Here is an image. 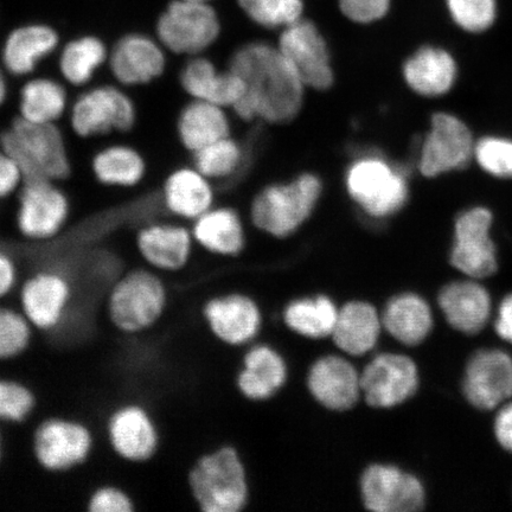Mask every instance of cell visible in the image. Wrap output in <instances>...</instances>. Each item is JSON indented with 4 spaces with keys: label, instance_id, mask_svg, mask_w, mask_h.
Masks as SVG:
<instances>
[{
    "label": "cell",
    "instance_id": "obj_1",
    "mask_svg": "<svg viewBox=\"0 0 512 512\" xmlns=\"http://www.w3.org/2000/svg\"><path fill=\"white\" fill-rule=\"evenodd\" d=\"M246 83V93L232 108L243 121L287 124L304 106L305 85L278 47L251 42L235 50L229 67Z\"/></svg>",
    "mask_w": 512,
    "mask_h": 512
},
{
    "label": "cell",
    "instance_id": "obj_2",
    "mask_svg": "<svg viewBox=\"0 0 512 512\" xmlns=\"http://www.w3.org/2000/svg\"><path fill=\"white\" fill-rule=\"evenodd\" d=\"M344 183L351 200L373 220L389 219L408 201L407 169L380 152L357 153L345 171Z\"/></svg>",
    "mask_w": 512,
    "mask_h": 512
},
{
    "label": "cell",
    "instance_id": "obj_3",
    "mask_svg": "<svg viewBox=\"0 0 512 512\" xmlns=\"http://www.w3.org/2000/svg\"><path fill=\"white\" fill-rule=\"evenodd\" d=\"M0 146L21 166L25 181L61 182L72 174L66 139L57 124L30 123L17 117L0 134Z\"/></svg>",
    "mask_w": 512,
    "mask_h": 512
},
{
    "label": "cell",
    "instance_id": "obj_4",
    "mask_svg": "<svg viewBox=\"0 0 512 512\" xmlns=\"http://www.w3.org/2000/svg\"><path fill=\"white\" fill-rule=\"evenodd\" d=\"M322 194V179L312 172L285 183L267 185L254 197L252 222L273 238H288L310 219Z\"/></svg>",
    "mask_w": 512,
    "mask_h": 512
},
{
    "label": "cell",
    "instance_id": "obj_5",
    "mask_svg": "<svg viewBox=\"0 0 512 512\" xmlns=\"http://www.w3.org/2000/svg\"><path fill=\"white\" fill-rule=\"evenodd\" d=\"M168 299V290L157 272L138 268L124 274L111 288L107 316L123 334H142L162 319Z\"/></svg>",
    "mask_w": 512,
    "mask_h": 512
},
{
    "label": "cell",
    "instance_id": "obj_6",
    "mask_svg": "<svg viewBox=\"0 0 512 512\" xmlns=\"http://www.w3.org/2000/svg\"><path fill=\"white\" fill-rule=\"evenodd\" d=\"M189 486L204 512H238L247 503L245 467L232 447H222L198 459L189 473Z\"/></svg>",
    "mask_w": 512,
    "mask_h": 512
},
{
    "label": "cell",
    "instance_id": "obj_7",
    "mask_svg": "<svg viewBox=\"0 0 512 512\" xmlns=\"http://www.w3.org/2000/svg\"><path fill=\"white\" fill-rule=\"evenodd\" d=\"M68 115L70 127L82 139L130 132L138 119L136 102L114 85L87 88L70 105Z\"/></svg>",
    "mask_w": 512,
    "mask_h": 512
},
{
    "label": "cell",
    "instance_id": "obj_8",
    "mask_svg": "<svg viewBox=\"0 0 512 512\" xmlns=\"http://www.w3.org/2000/svg\"><path fill=\"white\" fill-rule=\"evenodd\" d=\"M221 24L207 2L174 0L158 17L156 37L166 51L181 56H198L220 36Z\"/></svg>",
    "mask_w": 512,
    "mask_h": 512
},
{
    "label": "cell",
    "instance_id": "obj_9",
    "mask_svg": "<svg viewBox=\"0 0 512 512\" xmlns=\"http://www.w3.org/2000/svg\"><path fill=\"white\" fill-rule=\"evenodd\" d=\"M17 194L16 224L24 239L35 242L53 240L66 227L70 202L57 182L31 179L24 182Z\"/></svg>",
    "mask_w": 512,
    "mask_h": 512
},
{
    "label": "cell",
    "instance_id": "obj_10",
    "mask_svg": "<svg viewBox=\"0 0 512 512\" xmlns=\"http://www.w3.org/2000/svg\"><path fill=\"white\" fill-rule=\"evenodd\" d=\"M93 447V434L88 426L67 418L43 421L32 438L35 459L49 472H66L86 463Z\"/></svg>",
    "mask_w": 512,
    "mask_h": 512
},
{
    "label": "cell",
    "instance_id": "obj_11",
    "mask_svg": "<svg viewBox=\"0 0 512 512\" xmlns=\"http://www.w3.org/2000/svg\"><path fill=\"white\" fill-rule=\"evenodd\" d=\"M278 48L297 70L306 88L329 91L335 70L328 43L315 23L300 18L281 32Z\"/></svg>",
    "mask_w": 512,
    "mask_h": 512
},
{
    "label": "cell",
    "instance_id": "obj_12",
    "mask_svg": "<svg viewBox=\"0 0 512 512\" xmlns=\"http://www.w3.org/2000/svg\"><path fill=\"white\" fill-rule=\"evenodd\" d=\"M419 369L411 357L377 355L361 373L362 398L374 408H394L418 392Z\"/></svg>",
    "mask_w": 512,
    "mask_h": 512
},
{
    "label": "cell",
    "instance_id": "obj_13",
    "mask_svg": "<svg viewBox=\"0 0 512 512\" xmlns=\"http://www.w3.org/2000/svg\"><path fill=\"white\" fill-rule=\"evenodd\" d=\"M475 146L462 120L447 113L434 114L431 130L421 146L419 171L422 176L433 178L464 169L475 155Z\"/></svg>",
    "mask_w": 512,
    "mask_h": 512
},
{
    "label": "cell",
    "instance_id": "obj_14",
    "mask_svg": "<svg viewBox=\"0 0 512 512\" xmlns=\"http://www.w3.org/2000/svg\"><path fill=\"white\" fill-rule=\"evenodd\" d=\"M361 494L366 508L375 512H414L426 504L421 480L388 464L367 467L361 478Z\"/></svg>",
    "mask_w": 512,
    "mask_h": 512
},
{
    "label": "cell",
    "instance_id": "obj_15",
    "mask_svg": "<svg viewBox=\"0 0 512 512\" xmlns=\"http://www.w3.org/2000/svg\"><path fill=\"white\" fill-rule=\"evenodd\" d=\"M492 215L488 209L473 208L460 215L451 252V264L471 279L494 275L498 268L496 247L490 238Z\"/></svg>",
    "mask_w": 512,
    "mask_h": 512
},
{
    "label": "cell",
    "instance_id": "obj_16",
    "mask_svg": "<svg viewBox=\"0 0 512 512\" xmlns=\"http://www.w3.org/2000/svg\"><path fill=\"white\" fill-rule=\"evenodd\" d=\"M107 66L119 86L140 87L162 78L168 57L157 37L131 32L115 42Z\"/></svg>",
    "mask_w": 512,
    "mask_h": 512
},
{
    "label": "cell",
    "instance_id": "obj_17",
    "mask_svg": "<svg viewBox=\"0 0 512 512\" xmlns=\"http://www.w3.org/2000/svg\"><path fill=\"white\" fill-rule=\"evenodd\" d=\"M463 392L480 411L502 407L512 398V357L498 349L476 352L465 369Z\"/></svg>",
    "mask_w": 512,
    "mask_h": 512
},
{
    "label": "cell",
    "instance_id": "obj_18",
    "mask_svg": "<svg viewBox=\"0 0 512 512\" xmlns=\"http://www.w3.org/2000/svg\"><path fill=\"white\" fill-rule=\"evenodd\" d=\"M73 287L59 271L46 270L32 274L21 286L19 305L32 328L53 331L66 316L72 303Z\"/></svg>",
    "mask_w": 512,
    "mask_h": 512
},
{
    "label": "cell",
    "instance_id": "obj_19",
    "mask_svg": "<svg viewBox=\"0 0 512 512\" xmlns=\"http://www.w3.org/2000/svg\"><path fill=\"white\" fill-rule=\"evenodd\" d=\"M107 435L114 453L128 463L149 462L159 448L155 420L145 407L136 403L115 409L107 422Z\"/></svg>",
    "mask_w": 512,
    "mask_h": 512
},
{
    "label": "cell",
    "instance_id": "obj_20",
    "mask_svg": "<svg viewBox=\"0 0 512 512\" xmlns=\"http://www.w3.org/2000/svg\"><path fill=\"white\" fill-rule=\"evenodd\" d=\"M194 236L191 230L175 222H151L138 230L137 251L151 270L176 273L191 259Z\"/></svg>",
    "mask_w": 512,
    "mask_h": 512
},
{
    "label": "cell",
    "instance_id": "obj_21",
    "mask_svg": "<svg viewBox=\"0 0 512 512\" xmlns=\"http://www.w3.org/2000/svg\"><path fill=\"white\" fill-rule=\"evenodd\" d=\"M307 386L320 405L334 412L354 408L362 396L361 374L345 358H319L310 369Z\"/></svg>",
    "mask_w": 512,
    "mask_h": 512
},
{
    "label": "cell",
    "instance_id": "obj_22",
    "mask_svg": "<svg viewBox=\"0 0 512 512\" xmlns=\"http://www.w3.org/2000/svg\"><path fill=\"white\" fill-rule=\"evenodd\" d=\"M179 83L191 99L233 108L246 93V83L229 68L219 70L202 55L192 56L179 73Z\"/></svg>",
    "mask_w": 512,
    "mask_h": 512
},
{
    "label": "cell",
    "instance_id": "obj_23",
    "mask_svg": "<svg viewBox=\"0 0 512 512\" xmlns=\"http://www.w3.org/2000/svg\"><path fill=\"white\" fill-rule=\"evenodd\" d=\"M60 46V35L43 23L21 25L6 36L2 48L5 72L24 78L34 74L42 61L53 55Z\"/></svg>",
    "mask_w": 512,
    "mask_h": 512
},
{
    "label": "cell",
    "instance_id": "obj_24",
    "mask_svg": "<svg viewBox=\"0 0 512 512\" xmlns=\"http://www.w3.org/2000/svg\"><path fill=\"white\" fill-rule=\"evenodd\" d=\"M438 303L447 323L465 335H477L492 315L490 293L476 279L454 281L439 293Z\"/></svg>",
    "mask_w": 512,
    "mask_h": 512
},
{
    "label": "cell",
    "instance_id": "obj_25",
    "mask_svg": "<svg viewBox=\"0 0 512 512\" xmlns=\"http://www.w3.org/2000/svg\"><path fill=\"white\" fill-rule=\"evenodd\" d=\"M203 315L211 332L230 345L252 341L260 330L258 305L241 294L209 300L204 306Z\"/></svg>",
    "mask_w": 512,
    "mask_h": 512
},
{
    "label": "cell",
    "instance_id": "obj_26",
    "mask_svg": "<svg viewBox=\"0 0 512 512\" xmlns=\"http://www.w3.org/2000/svg\"><path fill=\"white\" fill-rule=\"evenodd\" d=\"M210 179L195 166H182L166 177L162 189L164 208L176 219L194 222L214 204Z\"/></svg>",
    "mask_w": 512,
    "mask_h": 512
},
{
    "label": "cell",
    "instance_id": "obj_27",
    "mask_svg": "<svg viewBox=\"0 0 512 512\" xmlns=\"http://www.w3.org/2000/svg\"><path fill=\"white\" fill-rule=\"evenodd\" d=\"M402 75L416 94L437 98L452 88L457 64L444 49L422 47L403 63Z\"/></svg>",
    "mask_w": 512,
    "mask_h": 512
},
{
    "label": "cell",
    "instance_id": "obj_28",
    "mask_svg": "<svg viewBox=\"0 0 512 512\" xmlns=\"http://www.w3.org/2000/svg\"><path fill=\"white\" fill-rule=\"evenodd\" d=\"M382 329V316L373 305L350 302L338 311L331 337L344 354L358 357L375 349Z\"/></svg>",
    "mask_w": 512,
    "mask_h": 512
},
{
    "label": "cell",
    "instance_id": "obj_29",
    "mask_svg": "<svg viewBox=\"0 0 512 512\" xmlns=\"http://www.w3.org/2000/svg\"><path fill=\"white\" fill-rule=\"evenodd\" d=\"M177 136L185 150L192 153L230 136L226 108L213 102L192 99L177 119Z\"/></svg>",
    "mask_w": 512,
    "mask_h": 512
},
{
    "label": "cell",
    "instance_id": "obj_30",
    "mask_svg": "<svg viewBox=\"0 0 512 512\" xmlns=\"http://www.w3.org/2000/svg\"><path fill=\"white\" fill-rule=\"evenodd\" d=\"M383 329L407 347H416L430 336L433 312L426 300L415 293L390 299L382 313Z\"/></svg>",
    "mask_w": 512,
    "mask_h": 512
},
{
    "label": "cell",
    "instance_id": "obj_31",
    "mask_svg": "<svg viewBox=\"0 0 512 512\" xmlns=\"http://www.w3.org/2000/svg\"><path fill=\"white\" fill-rule=\"evenodd\" d=\"M63 83L48 76L25 81L18 94V117L36 124H57L69 111Z\"/></svg>",
    "mask_w": 512,
    "mask_h": 512
},
{
    "label": "cell",
    "instance_id": "obj_32",
    "mask_svg": "<svg viewBox=\"0 0 512 512\" xmlns=\"http://www.w3.org/2000/svg\"><path fill=\"white\" fill-rule=\"evenodd\" d=\"M192 236L206 251L223 256L238 255L245 247V228L232 208H211L194 221Z\"/></svg>",
    "mask_w": 512,
    "mask_h": 512
},
{
    "label": "cell",
    "instance_id": "obj_33",
    "mask_svg": "<svg viewBox=\"0 0 512 512\" xmlns=\"http://www.w3.org/2000/svg\"><path fill=\"white\" fill-rule=\"evenodd\" d=\"M92 172L100 184L110 188L130 189L144 181L146 159L136 147L111 144L102 147L92 159Z\"/></svg>",
    "mask_w": 512,
    "mask_h": 512
},
{
    "label": "cell",
    "instance_id": "obj_34",
    "mask_svg": "<svg viewBox=\"0 0 512 512\" xmlns=\"http://www.w3.org/2000/svg\"><path fill=\"white\" fill-rule=\"evenodd\" d=\"M286 379L284 358L267 345H259L246 355L238 383L246 398L266 400L283 388Z\"/></svg>",
    "mask_w": 512,
    "mask_h": 512
},
{
    "label": "cell",
    "instance_id": "obj_35",
    "mask_svg": "<svg viewBox=\"0 0 512 512\" xmlns=\"http://www.w3.org/2000/svg\"><path fill=\"white\" fill-rule=\"evenodd\" d=\"M108 56L110 50L100 37L85 35L74 38L62 47L57 67L61 78L68 85L86 87L107 64Z\"/></svg>",
    "mask_w": 512,
    "mask_h": 512
},
{
    "label": "cell",
    "instance_id": "obj_36",
    "mask_svg": "<svg viewBox=\"0 0 512 512\" xmlns=\"http://www.w3.org/2000/svg\"><path fill=\"white\" fill-rule=\"evenodd\" d=\"M338 311L329 297L318 296L294 300L286 307L284 318L288 328L296 334L320 339L332 335Z\"/></svg>",
    "mask_w": 512,
    "mask_h": 512
},
{
    "label": "cell",
    "instance_id": "obj_37",
    "mask_svg": "<svg viewBox=\"0 0 512 512\" xmlns=\"http://www.w3.org/2000/svg\"><path fill=\"white\" fill-rule=\"evenodd\" d=\"M195 168L213 181H228L247 165V151L232 137H226L192 153Z\"/></svg>",
    "mask_w": 512,
    "mask_h": 512
},
{
    "label": "cell",
    "instance_id": "obj_38",
    "mask_svg": "<svg viewBox=\"0 0 512 512\" xmlns=\"http://www.w3.org/2000/svg\"><path fill=\"white\" fill-rule=\"evenodd\" d=\"M252 21L267 29L286 28L302 18V0H239Z\"/></svg>",
    "mask_w": 512,
    "mask_h": 512
},
{
    "label": "cell",
    "instance_id": "obj_39",
    "mask_svg": "<svg viewBox=\"0 0 512 512\" xmlns=\"http://www.w3.org/2000/svg\"><path fill=\"white\" fill-rule=\"evenodd\" d=\"M32 328L22 311L0 306V361L14 360L28 350Z\"/></svg>",
    "mask_w": 512,
    "mask_h": 512
},
{
    "label": "cell",
    "instance_id": "obj_40",
    "mask_svg": "<svg viewBox=\"0 0 512 512\" xmlns=\"http://www.w3.org/2000/svg\"><path fill=\"white\" fill-rule=\"evenodd\" d=\"M36 396L25 384L0 379V420L21 424L35 411Z\"/></svg>",
    "mask_w": 512,
    "mask_h": 512
},
{
    "label": "cell",
    "instance_id": "obj_41",
    "mask_svg": "<svg viewBox=\"0 0 512 512\" xmlns=\"http://www.w3.org/2000/svg\"><path fill=\"white\" fill-rule=\"evenodd\" d=\"M448 11L460 28L470 32L488 30L496 19V0H446Z\"/></svg>",
    "mask_w": 512,
    "mask_h": 512
},
{
    "label": "cell",
    "instance_id": "obj_42",
    "mask_svg": "<svg viewBox=\"0 0 512 512\" xmlns=\"http://www.w3.org/2000/svg\"><path fill=\"white\" fill-rule=\"evenodd\" d=\"M477 162L489 174L501 178L512 177V142L508 139L488 137L475 146Z\"/></svg>",
    "mask_w": 512,
    "mask_h": 512
},
{
    "label": "cell",
    "instance_id": "obj_43",
    "mask_svg": "<svg viewBox=\"0 0 512 512\" xmlns=\"http://www.w3.org/2000/svg\"><path fill=\"white\" fill-rule=\"evenodd\" d=\"M134 502L130 495L118 486L105 485L89 496L87 510L91 512H132Z\"/></svg>",
    "mask_w": 512,
    "mask_h": 512
},
{
    "label": "cell",
    "instance_id": "obj_44",
    "mask_svg": "<svg viewBox=\"0 0 512 512\" xmlns=\"http://www.w3.org/2000/svg\"><path fill=\"white\" fill-rule=\"evenodd\" d=\"M392 0H338L339 9L350 21L370 24L386 17Z\"/></svg>",
    "mask_w": 512,
    "mask_h": 512
},
{
    "label": "cell",
    "instance_id": "obj_45",
    "mask_svg": "<svg viewBox=\"0 0 512 512\" xmlns=\"http://www.w3.org/2000/svg\"><path fill=\"white\" fill-rule=\"evenodd\" d=\"M24 182L21 166L0 146V200L16 194Z\"/></svg>",
    "mask_w": 512,
    "mask_h": 512
},
{
    "label": "cell",
    "instance_id": "obj_46",
    "mask_svg": "<svg viewBox=\"0 0 512 512\" xmlns=\"http://www.w3.org/2000/svg\"><path fill=\"white\" fill-rule=\"evenodd\" d=\"M495 437L503 450L512 454V402L499 407L494 424Z\"/></svg>",
    "mask_w": 512,
    "mask_h": 512
},
{
    "label": "cell",
    "instance_id": "obj_47",
    "mask_svg": "<svg viewBox=\"0 0 512 512\" xmlns=\"http://www.w3.org/2000/svg\"><path fill=\"white\" fill-rule=\"evenodd\" d=\"M18 280L17 265L12 256L0 251V299L15 290Z\"/></svg>",
    "mask_w": 512,
    "mask_h": 512
},
{
    "label": "cell",
    "instance_id": "obj_48",
    "mask_svg": "<svg viewBox=\"0 0 512 512\" xmlns=\"http://www.w3.org/2000/svg\"><path fill=\"white\" fill-rule=\"evenodd\" d=\"M495 329L503 341L512 344V293L498 306Z\"/></svg>",
    "mask_w": 512,
    "mask_h": 512
},
{
    "label": "cell",
    "instance_id": "obj_49",
    "mask_svg": "<svg viewBox=\"0 0 512 512\" xmlns=\"http://www.w3.org/2000/svg\"><path fill=\"white\" fill-rule=\"evenodd\" d=\"M6 74L8 73L5 72V69L0 68V107H3L9 96V83Z\"/></svg>",
    "mask_w": 512,
    "mask_h": 512
},
{
    "label": "cell",
    "instance_id": "obj_50",
    "mask_svg": "<svg viewBox=\"0 0 512 512\" xmlns=\"http://www.w3.org/2000/svg\"><path fill=\"white\" fill-rule=\"evenodd\" d=\"M0 458H2V440H0Z\"/></svg>",
    "mask_w": 512,
    "mask_h": 512
},
{
    "label": "cell",
    "instance_id": "obj_51",
    "mask_svg": "<svg viewBox=\"0 0 512 512\" xmlns=\"http://www.w3.org/2000/svg\"><path fill=\"white\" fill-rule=\"evenodd\" d=\"M191 2H207V0H191Z\"/></svg>",
    "mask_w": 512,
    "mask_h": 512
}]
</instances>
